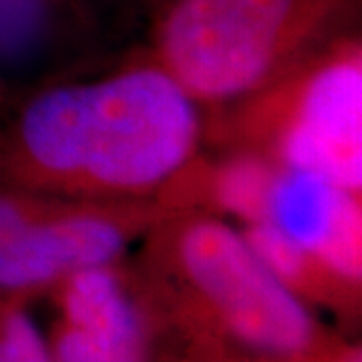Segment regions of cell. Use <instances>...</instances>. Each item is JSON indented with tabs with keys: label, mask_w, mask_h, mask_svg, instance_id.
<instances>
[{
	"label": "cell",
	"mask_w": 362,
	"mask_h": 362,
	"mask_svg": "<svg viewBox=\"0 0 362 362\" xmlns=\"http://www.w3.org/2000/svg\"><path fill=\"white\" fill-rule=\"evenodd\" d=\"M199 135L195 99L163 66L39 93L18 123L26 161L47 177L143 192L175 175Z\"/></svg>",
	"instance_id": "obj_1"
},
{
	"label": "cell",
	"mask_w": 362,
	"mask_h": 362,
	"mask_svg": "<svg viewBox=\"0 0 362 362\" xmlns=\"http://www.w3.org/2000/svg\"><path fill=\"white\" fill-rule=\"evenodd\" d=\"M310 0H177L161 26V66L195 101L258 89L306 37Z\"/></svg>",
	"instance_id": "obj_2"
},
{
	"label": "cell",
	"mask_w": 362,
	"mask_h": 362,
	"mask_svg": "<svg viewBox=\"0 0 362 362\" xmlns=\"http://www.w3.org/2000/svg\"><path fill=\"white\" fill-rule=\"evenodd\" d=\"M177 254L189 282L233 337L276 356L308 349L314 326L306 306L244 233L218 220L194 221L181 232Z\"/></svg>",
	"instance_id": "obj_3"
},
{
	"label": "cell",
	"mask_w": 362,
	"mask_h": 362,
	"mask_svg": "<svg viewBox=\"0 0 362 362\" xmlns=\"http://www.w3.org/2000/svg\"><path fill=\"white\" fill-rule=\"evenodd\" d=\"M284 168L320 173L352 192L362 181V65L346 54L312 73L280 133Z\"/></svg>",
	"instance_id": "obj_4"
},
{
	"label": "cell",
	"mask_w": 362,
	"mask_h": 362,
	"mask_svg": "<svg viewBox=\"0 0 362 362\" xmlns=\"http://www.w3.org/2000/svg\"><path fill=\"white\" fill-rule=\"evenodd\" d=\"M312 262L361 278V207L352 189L320 173L284 168L272 181L266 220Z\"/></svg>",
	"instance_id": "obj_5"
},
{
	"label": "cell",
	"mask_w": 362,
	"mask_h": 362,
	"mask_svg": "<svg viewBox=\"0 0 362 362\" xmlns=\"http://www.w3.org/2000/svg\"><path fill=\"white\" fill-rule=\"evenodd\" d=\"M123 247L121 228L99 216L37 218L0 240V290H28L78 270L109 266Z\"/></svg>",
	"instance_id": "obj_6"
},
{
	"label": "cell",
	"mask_w": 362,
	"mask_h": 362,
	"mask_svg": "<svg viewBox=\"0 0 362 362\" xmlns=\"http://www.w3.org/2000/svg\"><path fill=\"white\" fill-rule=\"evenodd\" d=\"M65 328L54 342L57 362H145L139 312L109 266L66 278Z\"/></svg>",
	"instance_id": "obj_7"
},
{
	"label": "cell",
	"mask_w": 362,
	"mask_h": 362,
	"mask_svg": "<svg viewBox=\"0 0 362 362\" xmlns=\"http://www.w3.org/2000/svg\"><path fill=\"white\" fill-rule=\"evenodd\" d=\"M49 30V0H0V66H23Z\"/></svg>",
	"instance_id": "obj_8"
},
{
	"label": "cell",
	"mask_w": 362,
	"mask_h": 362,
	"mask_svg": "<svg viewBox=\"0 0 362 362\" xmlns=\"http://www.w3.org/2000/svg\"><path fill=\"white\" fill-rule=\"evenodd\" d=\"M276 171L258 159H240L226 165L218 180V197L228 211L246 223L266 220L272 181Z\"/></svg>",
	"instance_id": "obj_9"
},
{
	"label": "cell",
	"mask_w": 362,
	"mask_h": 362,
	"mask_svg": "<svg viewBox=\"0 0 362 362\" xmlns=\"http://www.w3.org/2000/svg\"><path fill=\"white\" fill-rule=\"evenodd\" d=\"M242 233L254 254L290 286L302 280V276L308 272L312 259L268 221L246 223V230Z\"/></svg>",
	"instance_id": "obj_10"
},
{
	"label": "cell",
	"mask_w": 362,
	"mask_h": 362,
	"mask_svg": "<svg viewBox=\"0 0 362 362\" xmlns=\"http://www.w3.org/2000/svg\"><path fill=\"white\" fill-rule=\"evenodd\" d=\"M0 362H57L39 326L25 312L0 316Z\"/></svg>",
	"instance_id": "obj_11"
},
{
	"label": "cell",
	"mask_w": 362,
	"mask_h": 362,
	"mask_svg": "<svg viewBox=\"0 0 362 362\" xmlns=\"http://www.w3.org/2000/svg\"><path fill=\"white\" fill-rule=\"evenodd\" d=\"M37 220L35 214H30V209L21 204L14 197H2L0 195V240L11 238L21 230H25L30 221Z\"/></svg>",
	"instance_id": "obj_12"
},
{
	"label": "cell",
	"mask_w": 362,
	"mask_h": 362,
	"mask_svg": "<svg viewBox=\"0 0 362 362\" xmlns=\"http://www.w3.org/2000/svg\"><path fill=\"white\" fill-rule=\"evenodd\" d=\"M358 362H361V361H358Z\"/></svg>",
	"instance_id": "obj_13"
}]
</instances>
